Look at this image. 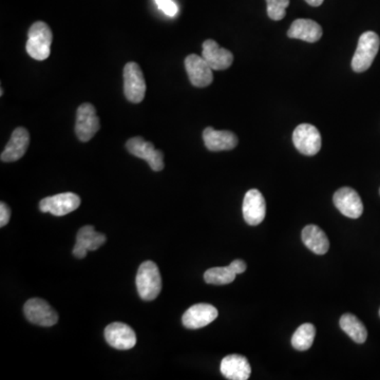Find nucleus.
Segmentation results:
<instances>
[{"instance_id": "1", "label": "nucleus", "mask_w": 380, "mask_h": 380, "mask_svg": "<svg viewBox=\"0 0 380 380\" xmlns=\"http://www.w3.org/2000/svg\"><path fill=\"white\" fill-rule=\"evenodd\" d=\"M138 293L144 301H152L162 291V278L159 267L152 261H145L137 275Z\"/></svg>"}, {"instance_id": "2", "label": "nucleus", "mask_w": 380, "mask_h": 380, "mask_svg": "<svg viewBox=\"0 0 380 380\" xmlns=\"http://www.w3.org/2000/svg\"><path fill=\"white\" fill-rule=\"evenodd\" d=\"M52 38L53 35L51 29L46 23L38 21L33 23L28 33V42L26 46L28 54L38 62L47 60L51 52Z\"/></svg>"}, {"instance_id": "3", "label": "nucleus", "mask_w": 380, "mask_h": 380, "mask_svg": "<svg viewBox=\"0 0 380 380\" xmlns=\"http://www.w3.org/2000/svg\"><path fill=\"white\" fill-rule=\"evenodd\" d=\"M380 47L379 36L375 32H364L358 40L357 49L352 60L355 72H364L372 66Z\"/></svg>"}, {"instance_id": "4", "label": "nucleus", "mask_w": 380, "mask_h": 380, "mask_svg": "<svg viewBox=\"0 0 380 380\" xmlns=\"http://www.w3.org/2000/svg\"><path fill=\"white\" fill-rule=\"evenodd\" d=\"M23 313L30 323L40 327H53L58 321L56 311L40 298H32L28 300L23 306Z\"/></svg>"}, {"instance_id": "5", "label": "nucleus", "mask_w": 380, "mask_h": 380, "mask_svg": "<svg viewBox=\"0 0 380 380\" xmlns=\"http://www.w3.org/2000/svg\"><path fill=\"white\" fill-rule=\"evenodd\" d=\"M81 203V198L77 194L64 192L43 199L40 203V209L42 213H50L56 217H62L77 211Z\"/></svg>"}, {"instance_id": "6", "label": "nucleus", "mask_w": 380, "mask_h": 380, "mask_svg": "<svg viewBox=\"0 0 380 380\" xmlns=\"http://www.w3.org/2000/svg\"><path fill=\"white\" fill-rule=\"evenodd\" d=\"M125 96L133 104L141 103L146 94V83L141 68L135 62L126 64L124 68Z\"/></svg>"}, {"instance_id": "7", "label": "nucleus", "mask_w": 380, "mask_h": 380, "mask_svg": "<svg viewBox=\"0 0 380 380\" xmlns=\"http://www.w3.org/2000/svg\"><path fill=\"white\" fill-rule=\"evenodd\" d=\"M99 130V118L92 104H82L77 109L75 133L81 142H89Z\"/></svg>"}, {"instance_id": "8", "label": "nucleus", "mask_w": 380, "mask_h": 380, "mask_svg": "<svg viewBox=\"0 0 380 380\" xmlns=\"http://www.w3.org/2000/svg\"><path fill=\"white\" fill-rule=\"evenodd\" d=\"M293 142L300 153L308 157L317 155L321 149L320 133L311 124L299 125L294 131Z\"/></svg>"}, {"instance_id": "9", "label": "nucleus", "mask_w": 380, "mask_h": 380, "mask_svg": "<svg viewBox=\"0 0 380 380\" xmlns=\"http://www.w3.org/2000/svg\"><path fill=\"white\" fill-rule=\"evenodd\" d=\"M126 148L135 157L145 160L153 172L164 169V155L155 148L152 142H146L142 137H135L126 142Z\"/></svg>"}, {"instance_id": "10", "label": "nucleus", "mask_w": 380, "mask_h": 380, "mask_svg": "<svg viewBox=\"0 0 380 380\" xmlns=\"http://www.w3.org/2000/svg\"><path fill=\"white\" fill-rule=\"evenodd\" d=\"M332 201L337 209L345 217L358 219L364 213L362 198L356 190L350 187H342L337 190Z\"/></svg>"}, {"instance_id": "11", "label": "nucleus", "mask_w": 380, "mask_h": 380, "mask_svg": "<svg viewBox=\"0 0 380 380\" xmlns=\"http://www.w3.org/2000/svg\"><path fill=\"white\" fill-rule=\"evenodd\" d=\"M185 69L194 87L204 88L213 83V69L202 56L190 54L185 58Z\"/></svg>"}, {"instance_id": "12", "label": "nucleus", "mask_w": 380, "mask_h": 380, "mask_svg": "<svg viewBox=\"0 0 380 380\" xmlns=\"http://www.w3.org/2000/svg\"><path fill=\"white\" fill-rule=\"evenodd\" d=\"M267 215V203L264 196L258 189L246 192L243 201V217L248 225L256 226L262 223Z\"/></svg>"}, {"instance_id": "13", "label": "nucleus", "mask_w": 380, "mask_h": 380, "mask_svg": "<svg viewBox=\"0 0 380 380\" xmlns=\"http://www.w3.org/2000/svg\"><path fill=\"white\" fill-rule=\"evenodd\" d=\"M217 308L211 304L199 303L190 306L182 317V323L185 328L190 330H198L211 325L217 319Z\"/></svg>"}, {"instance_id": "14", "label": "nucleus", "mask_w": 380, "mask_h": 380, "mask_svg": "<svg viewBox=\"0 0 380 380\" xmlns=\"http://www.w3.org/2000/svg\"><path fill=\"white\" fill-rule=\"evenodd\" d=\"M105 339L112 347L121 351L133 349L137 345V335L129 325L113 323L105 329Z\"/></svg>"}, {"instance_id": "15", "label": "nucleus", "mask_w": 380, "mask_h": 380, "mask_svg": "<svg viewBox=\"0 0 380 380\" xmlns=\"http://www.w3.org/2000/svg\"><path fill=\"white\" fill-rule=\"evenodd\" d=\"M202 57L213 70L222 71L230 68L234 62V55L230 50L224 49L213 40L203 43Z\"/></svg>"}, {"instance_id": "16", "label": "nucleus", "mask_w": 380, "mask_h": 380, "mask_svg": "<svg viewBox=\"0 0 380 380\" xmlns=\"http://www.w3.org/2000/svg\"><path fill=\"white\" fill-rule=\"evenodd\" d=\"M105 235L103 233L96 232L94 226L87 225L82 228L77 233V243L73 247V255L77 258L84 259L87 255L88 250H96L106 243Z\"/></svg>"}, {"instance_id": "17", "label": "nucleus", "mask_w": 380, "mask_h": 380, "mask_svg": "<svg viewBox=\"0 0 380 380\" xmlns=\"http://www.w3.org/2000/svg\"><path fill=\"white\" fill-rule=\"evenodd\" d=\"M30 144V135L27 129L18 127L13 131L10 141L2 151L0 159L2 162H16L27 152Z\"/></svg>"}, {"instance_id": "18", "label": "nucleus", "mask_w": 380, "mask_h": 380, "mask_svg": "<svg viewBox=\"0 0 380 380\" xmlns=\"http://www.w3.org/2000/svg\"><path fill=\"white\" fill-rule=\"evenodd\" d=\"M287 36L303 42L317 43L323 36V28L312 19H296L287 31Z\"/></svg>"}, {"instance_id": "19", "label": "nucleus", "mask_w": 380, "mask_h": 380, "mask_svg": "<svg viewBox=\"0 0 380 380\" xmlns=\"http://www.w3.org/2000/svg\"><path fill=\"white\" fill-rule=\"evenodd\" d=\"M221 373L228 379L246 380L250 379L252 368L246 357L233 354L222 359Z\"/></svg>"}, {"instance_id": "20", "label": "nucleus", "mask_w": 380, "mask_h": 380, "mask_svg": "<svg viewBox=\"0 0 380 380\" xmlns=\"http://www.w3.org/2000/svg\"><path fill=\"white\" fill-rule=\"evenodd\" d=\"M205 146L211 151L232 150L236 148L238 138L232 131H219L207 127L203 133Z\"/></svg>"}, {"instance_id": "21", "label": "nucleus", "mask_w": 380, "mask_h": 380, "mask_svg": "<svg viewBox=\"0 0 380 380\" xmlns=\"http://www.w3.org/2000/svg\"><path fill=\"white\" fill-rule=\"evenodd\" d=\"M302 241L304 245L317 255L327 254L330 242L325 233L317 225L306 226L302 230Z\"/></svg>"}, {"instance_id": "22", "label": "nucleus", "mask_w": 380, "mask_h": 380, "mask_svg": "<svg viewBox=\"0 0 380 380\" xmlns=\"http://www.w3.org/2000/svg\"><path fill=\"white\" fill-rule=\"evenodd\" d=\"M340 328L343 332H347L355 342H366L368 338V331L364 323L352 314H345L340 318Z\"/></svg>"}, {"instance_id": "23", "label": "nucleus", "mask_w": 380, "mask_h": 380, "mask_svg": "<svg viewBox=\"0 0 380 380\" xmlns=\"http://www.w3.org/2000/svg\"><path fill=\"white\" fill-rule=\"evenodd\" d=\"M316 329L312 323L300 325L291 337V345L298 351H306L314 342Z\"/></svg>"}, {"instance_id": "24", "label": "nucleus", "mask_w": 380, "mask_h": 380, "mask_svg": "<svg viewBox=\"0 0 380 380\" xmlns=\"http://www.w3.org/2000/svg\"><path fill=\"white\" fill-rule=\"evenodd\" d=\"M237 274L230 267H213L205 272L204 280L208 284L225 285L232 284Z\"/></svg>"}, {"instance_id": "25", "label": "nucleus", "mask_w": 380, "mask_h": 380, "mask_svg": "<svg viewBox=\"0 0 380 380\" xmlns=\"http://www.w3.org/2000/svg\"><path fill=\"white\" fill-rule=\"evenodd\" d=\"M267 15L273 21H279L286 15V8L289 0H267Z\"/></svg>"}, {"instance_id": "26", "label": "nucleus", "mask_w": 380, "mask_h": 380, "mask_svg": "<svg viewBox=\"0 0 380 380\" xmlns=\"http://www.w3.org/2000/svg\"><path fill=\"white\" fill-rule=\"evenodd\" d=\"M157 8L169 17L176 16L178 13V6L172 0H155Z\"/></svg>"}, {"instance_id": "27", "label": "nucleus", "mask_w": 380, "mask_h": 380, "mask_svg": "<svg viewBox=\"0 0 380 380\" xmlns=\"http://www.w3.org/2000/svg\"><path fill=\"white\" fill-rule=\"evenodd\" d=\"M11 219V209L4 202L0 203V226L4 228Z\"/></svg>"}, {"instance_id": "28", "label": "nucleus", "mask_w": 380, "mask_h": 380, "mask_svg": "<svg viewBox=\"0 0 380 380\" xmlns=\"http://www.w3.org/2000/svg\"><path fill=\"white\" fill-rule=\"evenodd\" d=\"M228 267H230V269H232V271L233 272H235V273L237 274H242V273H244V272L246 271V263L244 262V261H242V260H235V261H233L232 263H230V265H228Z\"/></svg>"}, {"instance_id": "29", "label": "nucleus", "mask_w": 380, "mask_h": 380, "mask_svg": "<svg viewBox=\"0 0 380 380\" xmlns=\"http://www.w3.org/2000/svg\"><path fill=\"white\" fill-rule=\"evenodd\" d=\"M310 6H320L323 4L325 0H306Z\"/></svg>"}, {"instance_id": "30", "label": "nucleus", "mask_w": 380, "mask_h": 380, "mask_svg": "<svg viewBox=\"0 0 380 380\" xmlns=\"http://www.w3.org/2000/svg\"><path fill=\"white\" fill-rule=\"evenodd\" d=\"M379 316H380V310H379Z\"/></svg>"}, {"instance_id": "31", "label": "nucleus", "mask_w": 380, "mask_h": 380, "mask_svg": "<svg viewBox=\"0 0 380 380\" xmlns=\"http://www.w3.org/2000/svg\"><path fill=\"white\" fill-rule=\"evenodd\" d=\"M379 194H380V189H379Z\"/></svg>"}]
</instances>
